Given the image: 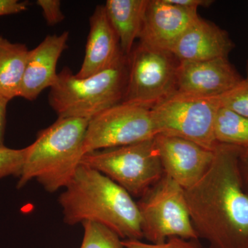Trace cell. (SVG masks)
Masks as SVG:
<instances>
[{"label":"cell","instance_id":"1","mask_svg":"<svg viewBox=\"0 0 248 248\" xmlns=\"http://www.w3.org/2000/svg\"><path fill=\"white\" fill-rule=\"evenodd\" d=\"M241 149L217 143L208 171L184 190L194 228L208 248H248V195L240 174Z\"/></svg>","mask_w":248,"mask_h":248},{"label":"cell","instance_id":"2","mask_svg":"<svg viewBox=\"0 0 248 248\" xmlns=\"http://www.w3.org/2000/svg\"><path fill=\"white\" fill-rule=\"evenodd\" d=\"M64 188L59 203L66 224L94 222L123 240L143 239L138 203L110 178L81 164Z\"/></svg>","mask_w":248,"mask_h":248},{"label":"cell","instance_id":"3","mask_svg":"<svg viewBox=\"0 0 248 248\" xmlns=\"http://www.w3.org/2000/svg\"><path fill=\"white\" fill-rule=\"evenodd\" d=\"M89 120L58 118L41 130L28 146V153L17 188L37 181L47 192L64 188L84 156V143Z\"/></svg>","mask_w":248,"mask_h":248},{"label":"cell","instance_id":"4","mask_svg":"<svg viewBox=\"0 0 248 248\" xmlns=\"http://www.w3.org/2000/svg\"><path fill=\"white\" fill-rule=\"evenodd\" d=\"M128 76V57L124 55L107 70L84 79L64 68L50 88L49 104L58 118L91 120L123 102Z\"/></svg>","mask_w":248,"mask_h":248},{"label":"cell","instance_id":"5","mask_svg":"<svg viewBox=\"0 0 248 248\" xmlns=\"http://www.w3.org/2000/svg\"><path fill=\"white\" fill-rule=\"evenodd\" d=\"M81 164L110 178L133 197L141 198L164 175L154 138L91 152Z\"/></svg>","mask_w":248,"mask_h":248},{"label":"cell","instance_id":"6","mask_svg":"<svg viewBox=\"0 0 248 248\" xmlns=\"http://www.w3.org/2000/svg\"><path fill=\"white\" fill-rule=\"evenodd\" d=\"M138 203L143 237L151 244L166 242L177 237L199 239L186 203L185 190L164 175Z\"/></svg>","mask_w":248,"mask_h":248},{"label":"cell","instance_id":"7","mask_svg":"<svg viewBox=\"0 0 248 248\" xmlns=\"http://www.w3.org/2000/svg\"><path fill=\"white\" fill-rule=\"evenodd\" d=\"M219 97L176 91L151 109L159 134L194 142L213 151L215 120L221 107Z\"/></svg>","mask_w":248,"mask_h":248},{"label":"cell","instance_id":"8","mask_svg":"<svg viewBox=\"0 0 248 248\" xmlns=\"http://www.w3.org/2000/svg\"><path fill=\"white\" fill-rule=\"evenodd\" d=\"M179 61L170 52L140 44L128 56L123 102L152 109L177 91Z\"/></svg>","mask_w":248,"mask_h":248},{"label":"cell","instance_id":"9","mask_svg":"<svg viewBox=\"0 0 248 248\" xmlns=\"http://www.w3.org/2000/svg\"><path fill=\"white\" fill-rule=\"evenodd\" d=\"M158 135L151 109L121 103L89 121L84 154L146 141Z\"/></svg>","mask_w":248,"mask_h":248},{"label":"cell","instance_id":"10","mask_svg":"<svg viewBox=\"0 0 248 248\" xmlns=\"http://www.w3.org/2000/svg\"><path fill=\"white\" fill-rule=\"evenodd\" d=\"M154 143L165 175L184 190L197 184L213 162L214 151L185 139L159 134Z\"/></svg>","mask_w":248,"mask_h":248},{"label":"cell","instance_id":"11","mask_svg":"<svg viewBox=\"0 0 248 248\" xmlns=\"http://www.w3.org/2000/svg\"><path fill=\"white\" fill-rule=\"evenodd\" d=\"M200 17L197 11L184 9L169 0H148L140 44L170 52L183 34Z\"/></svg>","mask_w":248,"mask_h":248},{"label":"cell","instance_id":"12","mask_svg":"<svg viewBox=\"0 0 248 248\" xmlns=\"http://www.w3.org/2000/svg\"><path fill=\"white\" fill-rule=\"evenodd\" d=\"M243 80L228 58L178 63L177 82L179 92L220 97Z\"/></svg>","mask_w":248,"mask_h":248},{"label":"cell","instance_id":"13","mask_svg":"<svg viewBox=\"0 0 248 248\" xmlns=\"http://www.w3.org/2000/svg\"><path fill=\"white\" fill-rule=\"evenodd\" d=\"M69 33L48 35L29 52L19 97L33 101L41 93L51 88L56 82L58 74L57 64L62 53L67 48Z\"/></svg>","mask_w":248,"mask_h":248},{"label":"cell","instance_id":"14","mask_svg":"<svg viewBox=\"0 0 248 248\" xmlns=\"http://www.w3.org/2000/svg\"><path fill=\"white\" fill-rule=\"evenodd\" d=\"M123 55L104 6H97L90 18L84 60L76 76L84 79L94 76L110 68Z\"/></svg>","mask_w":248,"mask_h":248},{"label":"cell","instance_id":"15","mask_svg":"<svg viewBox=\"0 0 248 248\" xmlns=\"http://www.w3.org/2000/svg\"><path fill=\"white\" fill-rule=\"evenodd\" d=\"M234 45L228 32L199 18L179 39L170 53L178 61L228 58Z\"/></svg>","mask_w":248,"mask_h":248},{"label":"cell","instance_id":"16","mask_svg":"<svg viewBox=\"0 0 248 248\" xmlns=\"http://www.w3.org/2000/svg\"><path fill=\"white\" fill-rule=\"evenodd\" d=\"M148 0H108L106 13L119 37L121 50L128 57L140 38Z\"/></svg>","mask_w":248,"mask_h":248},{"label":"cell","instance_id":"17","mask_svg":"<svg viewBox=\"0 0 248 248\" xmlns=\"http://www.w3.org/2000/svg\"><path fill=\"white\" fill-rule=\"evenodd\" d=\"M30 50L0 36V97L9 102L19 97Z\"/></svg>","mask_w":248,"mask_h":248},{"label":"cell","instance_id":"18","mask_svg":"<svg viewBox=\"0 0 248 248\" xmlns=\"http://www.w3.org/2000/svg\"><path fill=\"white\" fill-rule=\"evenodd\" d=\"M217 143L248 147V118L227 108L217 112L214 129Z\"/></svg>","mask_w":248,"mask_h":248},{"label":"cell","instance_id":"19","mask_svg":"<svg viewBox=\"0 0 248 248\" xmlns=\"http://www.w3.org/2000/svg\"><path fill=\"white\" fill-rule=\"evenodd\" d=\"M81 224L84 234L80 248H125L120 236L107 227L91 221Z\"/></svg>","mask_w":248,"mask_h":248},{"label":"cell","instance_id":"20","mask_svg":"<svg viewBox=\"0 0 248 248\" xmlns=\"http://www.w3.org/2000/svg\"><path fill=\"white\" fill-rule=\"evenodd\" d=\"M27 153L28 146L17 150L0 146V179L11 175L20 177Z\"/></svg>","mask_w":248,"mask_h":248},{"label":"cell","instance_id":"21","mask_svg":"<svg viewBox=\"0 0 248 248\" xmlns=\"http://www.w3.org/2000/svg\"><path fill=\"white\" fill-rule=\"evenodd\" d=\"M221 107L227 108L248 118V81L244 79L239 84L220 96Z\"/></svg>","mask_w":248,"mask_h":248},{"label":"cell","instance_id":"22","mask_svg":"<svg viewBox=\"0 0 248 248\" xmlns=\"http://www.w3.org/2000/svg\"><path fill=\"white\" fill-rule=\"evenodd\" d=\"M125 248H200L192 241L174 237L163 244L142 242L141 240H122Z\"/></svg>","mask_w":248,"mask_h":248},{"label":"cell","instance_id":"23","mask_svg":"<svg viewBox=\"0 0 248 248\" xmlns=\"http://www.w3.org/2000/svg\"><path fill=\"white\" fill-rule=\"evenodd\" d=\"M37 4L42 9L48 25H56L64 19L65 16L61 9V1L59 0H38Z\"/></svg>","mask_w":248,"mask_h":248},{"label":"cell","instance_id":"24","mask_svg":"<svg viewBox=\"0 0 248 248\" xmlns=\"http://www.w3.org/2000/svg\"><path fill=\"white\" fill-rule=\"evenodd\" d=\"M27 1L0 0V16L19 14L27 9Z\"/></svg>","mask_w":248,"mask_h":248},{"label":"cell","instance_id":"25","mask_svg":"<svg viewBox=\"0 0 248 248\" xmlns=\"http://www.w3.org/2000/svg\"><path fill=\"white\" fill-rule=\"evenodd\" d=\"M239 165L243 186L248 195V147L242 148L241 149Z\"/></svg>","mask_w":248,"mask_h":248},{"label":"cell","instance_id":"26","mask_svg":"<svg viewBox=\"0 0 248 248\" xmlns=\"http://www.w3.org/2000/svg\"><path fill=\"white\" fill-rule=\"evenodd\" d=\"M169 1L184 9L193 11H197L200 6H209L214 2L210 0H169Z\"/></svg>","mask_w":248,"mask_h":248},{"label":"cell","instance_id":"27","mask_svg":"<svg viewBox=\"0 0 248 248\" xmlns=\"http://www.w3.org/2000/svg\"><path fill=\"white\" fill-rule=\"evenodd\" d=\"M9 102L0 97V146H4L5 127H6V107Z\"/></svg>","mask_w":248,"mask_h":248},{"label":"cell","instance_id":"28","mask_svg":"<svg viewBox=\"0 0 248 248\" xmlns=\"http://www.w3.org/2000/svg\"><path fill=\"white\" fill-rule=\"evenodd\" d=\"M245 79L247 80V81H248V66H247V76H246V78Z\"/></svg>","mask_w":248,"mask_h":248}]
</instances>
